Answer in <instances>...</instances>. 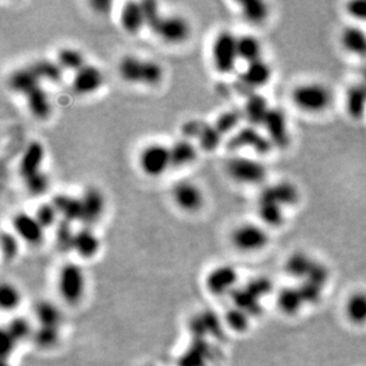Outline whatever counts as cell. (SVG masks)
<instances>
[{"label":"cell","mask_w":366,"mask_h":366,"mask_svg":"<svg viewBox=\"0 0 366 366\" xmlns=\"http://www.w3.org/2000/svg\"><path fill=\"white\" fill-rule=\"evenodd\" d=\"M36 318L40 326L57 327L62 322V312L50 301H42L36 306Z\"/></svg>","instance_id":"34"},{"label":"cell","mask_w":366,"mask_h":366,"mask_svg":"<svg viewBox=\"0 0 366 366\" xmlns=\"http://www.w3.org/2000/svg\"><path fill=\"white\" fill-rule=\"evenodd\" d=\"M257 212L261 221L263 222L267 226L278 228L285 223V207L278 205L270 199L259 197L257 202Z\"/></svg>","instance_id":"27"},{"label":"cell","mask_w":366,"mask_h":366,"mask_svg":"<svg viewBox=\"0 0 366 366\" xmlns=\"http://www.w3.org/2000/svg\"><path fill=\"white\" fill-rule=\"evenodd\" d=\"M4 366H6V365H4Z\"/></svg>","instance_id":"52"},{"label":"cell","mask_w":366,"mask_h":366,"mask_svg":"<svg viewBox=\"0 0 366 366\" xmlns=\"http://www.w3.org/2000/svg\"><path fill=\"white\" fill-rule=\"evenodd\" d=\"M103 75L101 70L95 66L86 64L80 70L76 71L73 79V89L80 95H89L101 88Z\"/></svg>","instance_id":"16"},{"label":"cell","mask_w":366,"mask_h":366,"mask_svg":"<svg viewBox=\"0 0 366 366\" xmlns=\"http://www.w3.org/2000/svg\"><path fill=\"white\" fill-rule=\"evenodd\" d=\"M239 5L244 21L249 24L261 25L270 17V5L262 0H246Z\"/></svg>","instance_id":"31"},{"label":"cell","mask_w":366,"mask_h":366,"mask_svg":"<svg viewBox=\"0 0 366 366\" xmlns=\"http://www.w3.org/2000/svg\"><path fill=\"white\" fill-rule=\"evenodd\" d=\"M225 322L231 330L236 332H244L249 326L250 315L242 309L235 307L225 314Z\"/></svg>","instance_id":"41"},{"label":"cell","mask_w":366,"mask_h":366,"mask_svg":"<svg viewBox=\"0 0 366 366\" xmlns=\"http://www.w3.org/2000/svg\"><path fill=\"white\" fill-rule=\"evenodd\" d=\"M268 231L254 223H244L235 228L231 233V243L237 250L256 252L265 249L270 243Z\"/></svg>","instance_id":"4"},{"label":"cell","mask_w":366,"mask_h":366,"mask_svg":"<svg viewBox=\"0 0 366 366\" xmlns=\"http://www.w3.org/2000/svg\"><path fill=\"white\" fill-rule=\"evenodd\" d=\"M120 24L129 35H137L145 27V17L142 12V3L128 1L120 12Z\"/></svg>","instance_id":"22"},{"label":"cell","mask_w":366,"mask_h":366,"mask_svg":"<svg viewBox=\"0 0 366 366\" xmlns=\"http://www.w3.org/2000/svg\"><path fill=\"white\" fill-rule=\"evenodd\" d=\"M40 86V80L36 75L31 66H25L14 70L9 77V87L14 93L22 94L27 96L34 89Z\"/></svg>","instance_id":"24"},{"label":"cell","mask_w":366,"mask_h":366,"mask_svg":"<svg viewBox=\"0 0 366 366\" xmlns=\"http://www.w3.org/2000/svg\"><path fill=\"white\" fill-rule=\"evenodd\" d=\"M237 37L230 31H221L212 44V62L218 73L230 74L239 61Z\"/></svg>","instance_id":"3"},{"label":"cell","mask_w":366,"mask_h":366,"mask_svg":"<svg viewBox=\"0 0 366 366\" xmlns=\"http://www.w3.org/2000/svg\"><path fill=\"white\" fill-rule=\"evenodd\" d=\"M345 109L352 120H362L366 114V83L352 84L345 94Z\"/></svg>","instance_id":"21"},{"label":"cell","mask_w":366,"mask_h":366,"mask_svg":"<svg viewBox=\"0 0 366 366\" xmlns=\"http://www.w3.org/2000/svg\"><path fill=\"white\" fill-rule=\"evenodd\" d=\"M318 265V261L314 260L309 254L296 252L287 259L285 270L291 278H300L304 281L312 276Z\"/></svg>","instance_id":"20"},{"label":"cell","mask_w":366,"mask_h":366,"mask_svg":"<svg viewBox=\"0 0 366 366\" xmlns=\"http://www.w3.org/2000/svg\"><path fill=\"white\" fill-rule=\"evenodd\" d=\"M272 75V68L263 58L249 63L239 77V86L243 93L246 94V96L255 93L256 89L261 88L270 82Z\"/></svg>","instance_id":"10"},{"label":"cell","mask_w":366,"mask_h":366,"mask_svg":"<svg viewBox=\"0 0 366 366\" xmlns=\"http://www.w3.org/2000/svg\"><path fill=\"white\" fill-rule=\"evenodd\" d=\"M25 99L29 111L31 112V114L37 119H47L51 113V103L49 100L48 93L40 86L34 89L31 93L27 94Z\"/></svg>","instance_id":"32"},{"label":"cell","mask_w":366,"mask_h":366,"mask_svg":"<svg viewBox=\"0 0 366 366\" xmlns=\"http://www.w3.org/2000/svg\"><path fill=\"white\" fill-rule=\"evenodd\" d=\"M363 75H364V82H366V68L364 69V71H363Z\"/></svg>","instance_id":"51"},{"label":"cell","mask_w":366,"mask_h":366,"mask_svg":"<svg viewBox=\"0 0 366 366\" xmlns=\"http://www.w3.org/2000/svg\"><path fill=\"white\" fill-rule=\"evenodd\" d=\"M44 147L40 142H32L27 145L19 163V174L23 179L40 172L44 160Z\"/></svg>","instance_id":"18"},{"label":"cell","mask_w":366,"mask_h":366,"mask_svg":"<svg viewBox=\"0 0 366 366\" xmlns=\"http://www.w3.org/2000/svg\"><path fill=\"white\" fill-rule=\"evenodd\" d=\"M12 224L19 239L29 244H40L44 239V228L36 220L35 216L27 212H18L14 217Z\"/></svg>","instance_id":"14"},{"label":"cell","mask_w":366,"mask_h":366,"mask_svg":"<svg viewBox=\"0 0 366 366\" xmlns=\"http://www.w3.org/2000/svg\"><path fill=\"white\" fill-rule=\"evenodd\" d=\"M291 102L301 112L320 114L326 112L333 102V94L327 86L318 82L298 84L291 90Z\"/></svg>","instance_id":"1"},{"label":"cell","mask_w":366,"mask_h":366,"mask_svg":"<svg viewBox=\"0 0 366 366\" xmlns=\"http://www.w3.org/2000/svg\"><path fill=\"white\" fill-rule=\"evenodd\" d=\"M53 207H56L58 213L62 216V220L73 222L81 221L82 216V203L81 198L70 196V194H60L53 196Z\"/></svg>","instance_id":"26"},{"label":"cell","mask_w":366,"mask_h":366,"mask_svg":"<svg viewBox=\"0 0 366 366\" xmlns=\"http://www.w3.org/2000/svg\"><path fill=\"white\" fill-rule=\"evenodd\" d=\"M22 302V294L12 283H3L0 288V304L4 311H14Z\"/></svg>","instance_id":"38"},{"label":"cell","mask_w":366,"mask_h":366,"mask_svg":"<svg viewBox=\"0 0 366 366\" xmlns=\"http://www.w3.org/2000/svg\"><path fill=\"white\" fill-rule=\"evenodd\" d=\"M346 12L357 22L366 23V0H354L346 4Z\"/></svg>","instance_id":"48"},{"label":"cell","mask_w":366,"mask_h":366,"mask_svg":"<svg viewBox=\"0 0 366 366\" xmlns=\"http://www.w3.org/2000/svg\"><path fill=\"white\" fill-rule=\"evenodd\" d=\"M145 60L127 55L119 63L120 77L128 83H142Z\"/></svg>","instance_id":"30"},{"label":"cell","mask_w":366,"mask_h":366,"mask_svg":"<svg viewBox=\"0 0 366 366\" xmlns=\"http://www.w3.org/2000/svg\"><path fill=\"white\" fill-rule=\"evenodd\" d=\"M100 247H101L100 239L92 228L83 226L82 229L76 231L73 250L77 252V255L81 256L82 259L86 260L93 259L97 255Z\"/></svg>","instance_id":"23"},{"label":"cell","mask_w":366,"mask_h":366,"mask_svg":"<svg viewBox=\"0 0 366 366\" xmlns=\"http://www.w3.org/2000/svg\"><path fill=\"white\" fill-rule=\"evenodd\" d=\"M237 51L239 60L248 64L262 58V44L255 36L242 35L237 37Z\"/></svg>","instance_id":"33"},{"label":"cell","mask_w":366,"mask_h":366,"mask_svg":"<svg viewBox=\"0 0 366 366\" xmlns=\"http://www.w3.org/2000/svg\"><path fill=\"white\" fill-rule=\"evenodd\" d=\"M239 281V273L231 265H218L210 270L205 278L207 291L213 296L233 294Z\"/></svg>","instance_id":"9"},{"label":"cell","mask_w":366,"mask_h":366,"mask_svg":"<svg viewBox=\"0 0 366 366\" xmlns=\"http://www.w3.org/2000/svg\"><path fill=\"white\" fill-rule=\"evenodd\" d=\"M340 43L352 56L366 58V31L357 25H349L340 34Z\"/></svg>","instance_id":"19"},{"label":"cell","mask_w":366,"mask_h":366,"mask_svg":"<svg viewBox=\"0 0 366 366\" xmlns=\"http://www.w3.org/2000/svg\"><path fill=\"white\" fill-rule=\"evenodd\" d=\"M172 196L177 205L184 211H197L204 203L202 191L191 181L177 183L173 186Z\"/></svg>","instance_id":"12"},{"label":"cell","mask_w":366,"mask_h":366,"mask_svg":"<svg viewBox=\"0 0 366 366\" xmlns=\"http://www.w3.org/2000/svg\"><path fill=\"white\" fill-rule=\"evenodd\" d=\"M243 119V112L239 109H230V111L222 113L213 126L217 128V131L221 133L222 135H224L226 133L231 132L233 129L237 127L239 121Z\"/></svg>","instance_id":"39"},{"label":"cell","mask_w":366,"mask_h":366,"mask_svg":"<svg viewBox=\"0 0 366 366\" xmlns=\"http://www.w3.org/2000/svg\"><path fill=\"white\" fill-rule=\"evenodd\" d=\"M35 340L37 344L49 349L56 344L60 338V328L57 327L40 326L36 331H34Z\"/></svg>","instance_id":"42"},{"label":"cell","mask_w":366,"mask_h":366,"mask_svg":"<svg viewBox=\"0 0 366 366\" xmlns=\"http://www.w3.org/2000/svg\"><path fill=\"white\" fill-rule=\"evenodd\" d=\"M24 183H25L29 194H34V196H40L48 190L49 178L43 171L24 179Z\"/></svg>","instance_id":"46"},{"label":"cell","mask_w":366,"mask_h":366,"mask_svg":"<svg viewBox=\"0 0 366 366\" xmlns=\"http://www.w3.org/2000/svg\"><path fill=\"white\" fill-rule=\"evenodd\" d=\"M171 166L183 168L194 163L197 158V148L189 139H181L170 147Z\"/></svg>","instance_id":"28"},{"label":"cell","mask_w":366,"mask_h":366,"mask_svg":"<svg viewBox=\"0 0 366 366\" xmlns=\"http://www.w3.org/2000/svg\"><path fill=\"white\" fill-rule=\"evenodd\" d=\"M81 203L82 216L80 222L83 223L84 226L90 228L101 218L105 210V198L101 191L97 190L96 187H88L81 197Z\"/></svg>","instance_id":"15"},{"label":"cell","mask_w":366,"mask_h":366,"mask_svg":"<svg viewBox=\"0 0 366 366\" xmlns=\"http://www.w3.org/2000/svg\"><path fill=\"white\" fill-rule=\"evenodd\" d=\"M153 32L168 43L179 44L189 38L191 29L189 23L181 16H163Z\"/></svg>","instance_id":"11"},{"label":"cell","mask_w":366,"mask_h":366,"mask_svg":"<svg viewBox=\"0 0 366 366\" xmlns=\"http://www.w3.org/2000/svg\"><path fill=\"white\" fill-rule=\"evenodd\" d=\"M226 171L234 181L256 185L267 178V168L259 160L247 157H234L228 161Z\"/></svg>","instance_id":"5"},{"label":"cell","mask_w":366,"mask_h":366,"mask_svg":"<svg viewBox=\"0 0 366 366\" xmlns=\"http://www.w3.org/2000/svg\"><path fill=\"white\" fill-rule=\"evenodd\" d=\"M262 126L265 128V137L268 138L274 148L286 150L291 144L286 114L280 108H270Z\"/></svg>","instance_id":"8"},{"label":"cell","mask_w":366,"mask_h":366,"mask_svg":"<svg viewBox=\"0 0 366 366\" xmlns=\"http://www.w3.org/2000/svg\"><path fill=\"white\" fill-rule=\"evenodd\" d=\"M75 231L73 230V223L66 220L58 221L57 228L55 231L56 236V246L60 250L69 252L73 250L74 239H75Z\"/></svg>","instance_id":"37"},{"label":"cell","mask_w":366,"mask_h":366,"mask_svg":"<svg viewBox=\"0 0 366 366\" xmlns=\"http://www.w3.org/2000/svg\"><path fill=\"white\" fill-rule=\"evenodd\" d=\"M57 63L63 70L79 71L86 66L84 56L81 51L73 48H63L58 51Z\"/></svg>","instance_id":"36"},{"label":"cell","mask_w":366,"mask_h":366,"mask_svg":"<svg viewBox=\"0 0 366 366\" xmlns=\"http://www.w3.org/2000/svg\"><path fill=\"white\" fill-rule=\"evenodd\" d=\"M306 304L300 288L287 287L278 293V306L283 314L294 315Z\"/></svg>","instance_id":"29"},{"label":"cell","mask_w":366,"mask_h":366,"mask_svg":"<svg viewBox=\"0 0 366 366\" xmlns=\"http://www.w3.org/2000/svg\"><path fill=\"white\" fill-rule=\"evenodd\" d=\"M86 275L80 265L66 263L63 265L57 278V291L62 300L66 304H79L86 294Z\"/></svg>","instance_id":"2"},{"label":"cell","mask_w":366,"mask_h":366,"mask_svg":"<svg viewBox=\"0 0 366 366\" xmlns=\"http://www.w3.org/2000/svg\"><path fill=\"white\" fill-rule=\"evenodd\" d=\"M1 252L5 259L12 260L18 252V239L14 234L3 233L1 234Z\"/></svg>","instance_id":"47"},{"label":"cell","mask_w":366,"mask_h":366,"mask_svg":"<svg viewBox=\"0 0 366 366\" xmlns=\"http://www.w3.org/2000/svg\"><path fill=\"white\" fill-rule=\"evenodd\" d=\"M142 8L144 17H145L146 27H150L152 31H155V27L163 18L159 12L158 3L145 0V1H142Z\"/></svg>","instance_id":"45"},{"label":"cell","mask_w":366,"mask_h":366,"mask_svg":"<svg viewBox=\"0 0 366 366\" xmlns=\"http://www.w3.org/2000/svg\"><path fill=\"white\" fill-rule=\"evenodd\" d=\"M222 138L223 135L217 131V128L213 125L205 124L203 131L200 133L197 140H198L199 146L202 150L212 152L220 146Z\"/></svg>","instance_id":"40"},{"label":"cell","mask_w":366,"mask_h":366,"mask_svg":"<svg viewBox=\"0 0 366 366\" xmlns=\"http://www.w3.org/2000/svg\"><path fill=\"white\" fill-rule=\"evenodd\" d=\"M270 111L268 100L263 95L255 92L248 95L246 99L242 109L243 118L247 120L249 126H262Z\"/></svg>","instance_id":"17"},{"label":"cell","mask_w":366,"mask_h":366,"mask_svg":"<svg viewBox=\"0 0 366 366\" xmlns=\"http://www.w3.org/2000/svg\"><path fill=\"white\" fill-rule=\"evenodd\" d=\"M58 212L56 207H53V203H43L40 204V207H37L35 212V217L37 221L40 222V224L47 229L50 228L51 225L56 223L57 220Z\"/></svg>","instance_id":"44"},{"label":"cell","mask_w":366,"mask_h":366,"mask_svg":"<svg viewBox=\"0 0 366 366\" xmlns=\"http://www.w3.org/2000/svg\"><path fill=\"white\" fill-rule=\"evenodd\" d=\"M204 126H205V122H202L198 120H191V121H187V122L183 125L181 132L184 134L185 139H189V140H190L191 138L198 139L200 133L203 131Z\"/></svg>","instance_id":"49"},{"label":"cell","mask_w":366,"mask_h":366,"mask_svg":"<svg viewBox=\"0 0 366 366\" xmlns=\"http://www.w3.org/2000/svg\"><path fill=\"white\" fill-rule=\"evenodd\" d=\"M36 75L40 77V80H48L50 82H60L62 80V66L58 64L57 61L53 62L50 60H38L30 64Z\"/></svg>","instance_id":"35"},{"label":"cell","mask_w":366,"mask_h":366,"mask_svg":"<svg viewBox=\"0 0 366 366\" xmlns=\"http://www.w3.org/2000/svg\"><path fill=\"white\" fill-rule=\"evenodd\" d=\"M139 166L146 176H163L171 166L170 147L161 144H151L146 146L139 155Z\"/></svg>","instance_id":"6"},{"label":"cell","mask_w":366,"mask_h":366,"mask_svg":"<svg viewBox=\"0 0 366 366\" xmlns=\"http://www.w3.org/2000/svg\"><path fill=\"white\" fill-rule=\"evenodd\" d=\"M5 331L8 332L16 341H22L23 339H25L27 337L32 335L31 326L29 322H27L25 319L16 318L14 320L10 322L9 325L6 328H4Z\"/></svg>","instance_id":"43"},{"label":"cell","mask_w":366,"mask_h":366,"mask_svg":"<svg viewBox=\"0 0 366 366\" xmlns=\"http://www.w3.org/2000/svg\"><path fill=\"white\" fill-rule=\"evenodd\" d=\"M345 317L356 326L366 325V291H353L345 301Z\"/></svg>","instance_id":"25"},{"label":"cell","mask_w":366,"mask_h":366,"mask_svg":"<svg viewBox=\"0 0 366 366\" xmlns=\"http://www.w3.org/2000/svg\"><path fill=\"white\" fill-rule=\"evenodd\" d=\"M94 11H96L99 14H106L111 11L112 3L108 0H94L90 3Z\"/></svg>","instance_id":"50"},{"label":"cell","mask_w":366,"mask_h":366,"mask_svg":"<svg viewBox=\"0 0 366 366\" xmlns=\"http://www.w3.org/2000/svg\"><path fill=\"white\" fill-rule=\"evenodd\" d=\"M259 197L270 199L286 209L299 203L300 191L296 187V184H293L291 181H278L276 184L265 187L261 191Z\"/></svg>","instance_id":"13"},{"label":"cell","mask_w":366,"mask_h":366,"mask_svg":"<svg viewBox=\"0 0 366 366\" xmlns=\"http://www.w3.org/2000/svg\"><path fill=\"white\" fill-rule=\"evenodd\" d=\"M246 147L252 148L257 155H268L274 148L265 134L259 132L257 128L252 126L241 128L234 133L226 142V148L230 151L241 150Z\"/></svg>","instance_id":"7"}]
</instances>
